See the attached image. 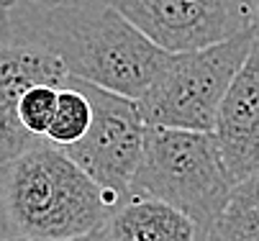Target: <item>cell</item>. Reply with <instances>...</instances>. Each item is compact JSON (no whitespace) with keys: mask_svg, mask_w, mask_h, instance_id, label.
Here are the masks:
<instances>
[{"mask_svg":"<svg viewBox=\"0 0 259 241\" xmlns=\"http://www.w3.org/2000/svg\"><path fill=\"white\" fill-rule=\"evenodd\" d=\"M26 41L49 49L72 80L131 100L146 92L169 57L108 0H59L47 6L39 31Z\"/></svg>","mask_w":259,"mask_h":241,"instance_id":"1","label":"cell"},{"mask_svg":"<svg viewBox=\"0 0 259 241\" xmlns=\"http://www.w3.org/2000/svg\"><path fill=\"white\" fill-rule=\"evenodd\" d=\"M116 200L62 149L41 141L0 167V221L16 238L72 241L105 226Z\"/></svg>","mask_w":259,"mask_h":241,"instance_id":"2","label":"cell"},{"mask_svg":"<svg viewBox=\"0 0 259 241\" xmlns=\"http://www.w3.org/2000/svg\"><path fill=\"white\" fill-rule=\"evenodd\" d=\"M213 133L146 126L144 157L128 195L162 200L210 233L234 190Z\"/></svg>","mask_w":259,"mask_h":241,"instance_id":"3","label":"cell"},{"mask_svg":"<svg viewBox=\"0 0 259 241\" xmlns=\"http://www.w3.org/2000/svg\"><path fill=\"white\" fill-rule=\"evenodd\" d=\"M254 33L195 52L169 54L154 82L136 100L146 126L213 133L229 85L251 52Z\"/></svg>","mask_w":259,"mask_h":241,"instance_id":"4","label":"cell"},{"mask_svg":"<svg viewBox=\"0 0 259 241\" xmlns=\"http://www.w3.org/2000/svg\"><path fill=\"white\" fill-rule=\"evenodd\" d=\"M93 106V121L82 139L62 149L85 175L116 203L131 192V182L144 157L146 123L139 103L75 80Z\"/></svg>","mask_w":259,"mask_h":241,"instance_id":"5","label":"cell"},{"mask_svg":"<svg viewBox=\"0 0 259 241\" xmlns=\"http://www.w3.org/2000/svg\"><path fill=\"white\" fill-rule=\"evenodd\" d=\"M146 39L169 54L254 33L256 0H108Z\"/></svg>","mask_w":259,"mask_h":241,"instance_id":"6","label":"cell"},{"mask_svg":"<svg viewBox=\"0 0 259 241\" xmlns=\"http://www.w3.org/2000/svg\"><path fill=\"white\" fill-rule=\"evenodd\" d=\"M69 80L64 64L41 44L13 39L0 49V167L41 144L21 126V98L33 85L64 87Z\"/></svg>","mask_w":259,"mask_h":241,"instance_id":"7","label":"cell"},{"mask_svg":"<svg viewBox=\"0 0 259 241\" xmlns=\"http://www.w3.org/2000/svg\"><path fill=\"white\" fill-rule=\"evenodd\" d=\"M213 136L234 182L259 172V39L221 100Z\"/></svg>","mask_w":259,"mask_h":241,"instance_id":"8","label":"cell"},{"mask_svg":"<svg viewBox=\"0 0 259 241\" xmlns=\"http://www.w3.org/2000/svg\"><path fill=\"white\" fill-rule=\"evenodd\" d=\"M105 241H198V226L172 205L146 198L126 195L110 211L103 226Z\"/></svg>","mask_w":259,"mask_h":241,"instance_id":"9","label":"cell"},{"mask_svg":"<svg viewBox=\"0 0 259 241\" xmlns=\"http://www.w3.org/2000/svg\"><path fill=\"white\" fill-rule=\"evenodd\" d=\"M213 233L218 241H259V172L234 185Z\"/></svg>","mask_w":259,"mask_h":241,"instance_id":"10","label":"cell"},{"mask_svg":"<svg viewBox=\"0 0 259 241\" xmlns=\"http://www.w3.org/2000/svg\"><path fill=\"white\" fill-rule=\"evenodd\" d=\"M90 121H93L90 100L77 87V82L69 77L67 85L59 87V92H57V111H54V118L49 123L44 141L57 149H69L88 133Z\"/></svg>","mask_w":259,"mask_h":241,"instance_id":"11","label":"cell"},{"mask_svg":"<svg viewBox=\"0 0 259 241\" xmlns=\"http://www.w3.org/2000/svg\"><path fill=\"white\" fill-rule=\"evenodd\" d=\"M57 92H59V87H54V85H33L21 98V108H18L21 126L39 141H44V136L49 131V123L54 118Z\"/></svg>","mask_w":259,"mask_h":241,"instance_id":"12","label":"cell"},{"mask_svg":"<svg viewBox=\"0 0 259 241\" xmlns=\"http://www.w3.org/2000/svg\"><path fill=\"white\" fill-rule=\"evenodd\" d=\"M13 6L16 0H0V49L13 41Z\"/></svg>","mask_w":259,"mask_h":241,"instance_id":"13","label":"cell"},{"mask_svg":"<svg viewBox=\"0 0 259 241\" xmlns=\"http://www.w3.org/2000/svg\"><path fill=\"white\" fill-rule=\"evenodd\" d=\"M72 241H105V233H103V228H98V231H93V233H88V236L72 238Z\"/></svg>","mask_w":259,"mask_h":241,"instance_id":"14","label":"cell"},{"mask_svg":"<svg viewBox=\"0 0 259 241\" xmlns=\"http://www.w3.org/2000/svg\"><path fill=\"white\" fill-rule=\"evenodd\" d=\"M254 36L259 39V0H256V8H254Z\"/></svg>","mask_w":259,"mask_h":241,"instance_id":"15","label":"cell"},{"mask_svg":"<svg viewBox=\"0 0 259 241\" xmlns=\"http://www.w3.org/2000/svg\"><path fill=\"white\" fill-rule=\"evenodd\" d=\"M16 3H18V0H16ZM28 3H36V6H44L47 8V6H57L59 0H28Z\"/></svg>","mask_w":259,"mask_h":241,"instance_id":"16","label":"cell"},{"mask_svg":"<svg viewBox=\"0 0 259 241\" xmlns=\"http://www.w3.org/2000/svg\"><path fill=\"white\" fill-rule=\"evenodd\" d=\"M198 241H218V236L210 231V233H200V236H198Z\"/></svg>","mask_w":259,"mask_h":241,"instance_id":"17","label":"cell"},{"mask_svg":"<svg viewBox=\"0 0 259 241\" xmlns=\"http://www.w3.org/2000/svg\"><path fill=\"white\" fill-rule=\"evenodd\" d=\"M8 241H26V238H8Z\"/></svg>","mask_w":259,"mask_h":241,"instance_id":"18","label":"cell"}]
</instances>
